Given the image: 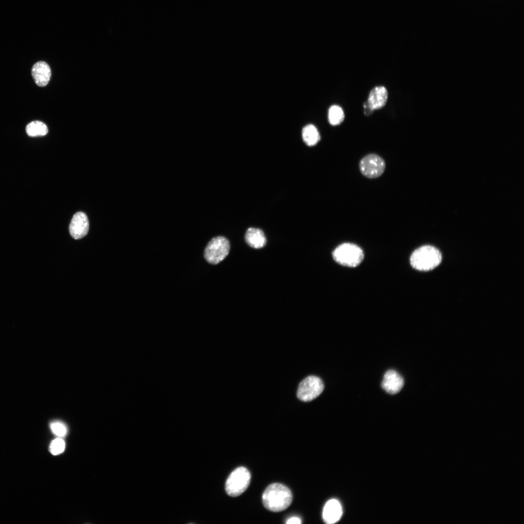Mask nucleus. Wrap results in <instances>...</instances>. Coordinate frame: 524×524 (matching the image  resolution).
Listing matches in <instances>:
<instances>
[{
	"label": "nucleus",
	"instance_id": "nucleus-1",
	"mask_svg": "<svg viewBox=\"0 0 524 524\" xmlns=\"http://www.w3.org/2000/svg\"><path fill=\"white\" fill-rule=\"evenodd\" d=\"M293 496L290 490L278 483L269 485L262 496L263 506L268 510L279 512L286 509L292 502Z\"/></svg>",
	"mask_w": 524,
	"mask_h": 524
},
{
	"label": "nucleus",
	"instance_id": "nucleus-2",
	"mask_svg": "<svg viewBox=\"0 0 524 524\" xmlns=\"http://www.w3.org/2000/svg\"><path fill=\"white\" fill-rule=\"evenodd\" d=\"M442 259L440 251L431 246H424L415 250L410 257V263L414 269L429 271L438 266Z\"/></svg>",
	"mask_w": 524,
	"mask_h": 524
},
{
	"label": "nucleus",
	"instance_id": "nucleus-3",
	"mask_svg": "<svg viewBox=\"0 0 524 524\" xmlns=\"http://www.w3.org/2000/svg\"><path fill=\"white\" fill-rule=\"evenodd\" d=\"M334 260L340 264L350 267H355L362 261L364 254L362 250L357 245L344 243L338 246L332 252Z\"/></svg>",
	"mask_w": 524,
	"mask_h": 524
},
{
	"label": "nucleus",
	"instance_id": "nucleus-4",
	"mask_svg": "<svg viewBox=\"0 0 524 524\" xmlns=\"http://www.w3.org/2000/svg\"><path fill=\"white\" fill-rule=\"evenodd\" d=\"M251 475L249 471L244 467H239L233 471L227 479L225 490L227 493L232 497L241 495L248 488Z\"/></svg>",
	"mask_w": 524,
	"mask_h": 524
},
{
	"label": "nucleus",
	"instance_id": "nucleus-5",
	"mask_svg": "<svg viewBox=\"0 0 524 524\" xmlns=\"http://www.w3.org/2000/svg\"><path fill=\"white\" fill-rule=\"evenodd\" d=\"M229 248L228 240L223 236H217L208 243L204 250V256L209 263L216 264L227 257Z\"/></svg>",
	"mask_w": 524,
	"mask_h": 524
},
{
	"label": "nucleus",
	"instance_id": "nucleus-6",
	"mask_svg": "<svg viewBox=\"0 0 524 524\" xmlns=\"http://www.w3.org/2000/svg\"><path fill=\"white\" fill-rule=\"evenodd\" d=\"M324 388V383L320 378L314 376H308L299 384L297 396L301 401H311L317 397Z\"/></svg>",
	"mask_w": 524,
	"mask_h": 524
},
{
	"label": "nucleus",
	"instance_id": "nucleus-7",
	"mask_svg": "<svg viewBox=\"0 0 524 524\" xmlns=\"http://www.w3.org/2000/svg\"><path fill=\"white\" fill-rule=\"evenodd\" d=\"M385 167L384 159L375 153H370L364 156L359 163L361 173L369 179H375L380 177L384 172Z\"/></svg>",
	"mask_w": 524,
	"mask_h": 524
},
{
	"label": "nucleus",
	"instance_id": "nucleus-8",
	"mask_svg": "<svg viewBox=\"0 0 524 524\" xmlns=\"http://www.w3.org/2000/svg\"><path fill=\"white\" fill-rule=\"evenodd\" d=\"M89 226L86 215L82 212H78L72 218L69 227V232L73 238L79 239L87 234Z\"/></svg>",
	"mask_w": 524,
	"mask_h": 524
},
{
	"label": "nucleus",
	"instance_id": "nucleus-9",
	"mask_svg": "<svg viewBox=\"0 0 524 524\" xmlns=\"http://www.w3.org/2000/svg\"><path fill=\"white\" fill-rule=\"evenodd\" d=\"M404 383V379L399 373L393 370H389L384 376L381 386L388 393L393 394L400 391Z\"/></svg>",
	"mask_w": 524,
	"mask_h": 524
},
{
	"label": "nucleus",
	"instance_id": "nucleus-10",
	"mask_svg": "<svg viewBox=\"0 0 524 524\" xmlns=\"http://www.w3.org/2000/svg\"><path fill=\"white\" fill-rule=\"evenodd\" d=\"M342 513V507L340 503L335 499H332L326 503L323 508L322 517L326 523L331 524L338 522L341 519Z\"/></svg>",
	"mask_w": 524,
	"mask_h": 524
},
{
	"label": "nucleus",
	"instance_id": "nucleus-11",
	"mask_svg": "<svg viewBox=\"0 0 524 524\" xmlns=\"http://www.w3.org/2000/svg\"><path fill=\"white\" fill-rule=\"evenodd\" d=\"M32 75L35 83L38 86H45L48 84L50 79V68L46 62H38L32 67Z\"/></svg>",
	"mask_w": 524,
	"mask_h": 524
},
{
	"label": "nucleus",
	"instance_id": "nucleus-12",
	"mask_svg": "<svg viewBox=\"0 0 524 524\" xmlns=\"http://www.w3.org/2000/svg\"><path fill=\"white\" fill-rule=\"evenodd\" d=\"M388 97L387 89L383 86H377L370 91L367 101L374 110L383 108Z\"/></svg>",
	"mask_w": 524,
	"mask_h": 524
},
{
	"label": "nucleus",
	"instance_id": "nucleus-13",
	"mask_svg": "<svg viewBox=\"0 0 524 524\" xmlns=\"http://www.w3.org/2000/svg\"><path fill=\"white\" fill-rule=\"evenodd\" d=\"M247 244L252 247L261 248L266 244V239L263 231L259 229L250 228L245 235Z\"/></svg>",
	"mask_w": 524,
	"mask_h": 524
},
{
	"label": "nucleus",
	"instance_id": "nucleus-14",
	"mask_svg": "<svg viewBox=\"0 0 524 524\" xmlns=\"http://www.w3.org/2000/svg\"><path fill=\"white\" fill-rule=\"evenodd\" d=\"M304 142L309 146L315 145L320 139V135L316 128L309 124L305 126L302 132Z\"/></svg>",
	"mask_w": 524,
	"mask_h": 524
},
{
	"label": "nucleus",
	"instance_id": "nucleus-15",
	"mask_svg": "<svg viewBox=\"0 0 524 524\" xmlns=\"http://www.w3.org/2000/svg\"><path fill=\"white\" fill-rule=\"evenodd\" d=\"M26 132L29 136H41L46 135L48 132V129L46 125L43 122L40 121H33L27 125Z\"/></svg>",
	"mask_w": 524,
	"mask_h": 524
},
{
	"label": "nucleus",
	"instance_id": "nucleus-16",
	"mask_svg": "<svg viewBox=\"0 0 524 524\" xmlns=\"http://www.w3.org/2000/svg\"><path fill=\"white\" fill-rule=\"evenodd\" d=\"M344 115L342 108L337 105H332L328 111V120L333 126L341 124L344 120Z\"/></svg>",
	"mask_w": 524,
	"mask_h": 524
},
{
	"label": "nucleus",
	"instance_id": "nucleus-17",
	"mask_svg": "<svg viewBox=\"0 0 524 524\" xmlns=\"http://www.w3.org/2000/svg\"><path fill=\"white\" fill-rule=\"evenodd\" d=\"M65 441L60 437L53 440L50 443L49 449L53 455H57L63 452L65 449Z\"/></svg>",
	"mask_w": 524,
	"mask_h": 524
},
{
	"label": "nucleus",
	"instance_id": "nucleus-18",
	"mask_svg": "<svg viewBox=\"0 0 524 524\" xmlns=\"http://www.w3.org/2000/svg\"><path fill=\"white\" fill-rule=\"evenodd\" d=\"M50 427L52 433L59 437H64L66 434V426L60 421L52 422L50 424Z\"/></svg>",
	"mask_w": 524,
	"mask_h": 524
},
{
	"label": "nucleus",
	"instance_id": "nucleus-19",
	"mask_svg": "<svg viewBox=\"0 0 524 524\" xmlns=\"http://www.w3.org/2000/svg\"><path fill=\"white\" fill-rule=\"evenodd\" d=\"M363 108L364 113L366 116H370L371 115L374 111L367 100L364 102L363 104Z\"/></svg>",
	"mask_w": 524,
	"mask_h": 524
},
{
	"label": "nucleus",
	"instance_id": "nucleus-20",
	"mask_svg": "<svg viewBox=\"0 0 524 524\" xmlns=\"http://www.w3.org/2000/svg\"><path fill=\"white\" fill-rule=\"evenodd\" d=\"M286 523L288 524H300L301 523V520L299 518L295 517H292V518L289 519L287 521Z\"/></svg>",
	"mask_w": 524,
	"mask_h": 524
}]
</instances>
